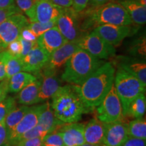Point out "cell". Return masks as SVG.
<instances>
[{"instance_id":"6da1fadb","label":"cell","mask_w":146,"mask_h":146,"mask_svg":"<svg viewBox=\"0 0 146 146\" xmlns=\"http://www.w3.org/2000/svg\"><path fill=\"white\" fill-rule=\"evenodd\" d=\"M116 72L112 63L104 62L81 85H76L80 98L89 112L99 106L114 84Z\"/></svg>"},{"instance_id":"7a4b0ae2","label":"cell","mask_w":146,"mask_h":146,"mask_svg":"<svg viewBox=\"0 0 146 146\" xmlns=\"http://www.w3.org/2000/svg\"><path fill=\"white\" fill-rule=\"evenodd\" d=\"M51 106L55 116L64 123H77L83 114L89 113L80 98L76 86H60L52 98Z\"/></svg>"},{"instance_id":"3957f363","label":"cell","mask_w":146,"mask_h":146,"mask_svg":"<svg viewBox=\"0 0 146 146\" xmlns=\"http://www.w3.org/2000/svg\"><path fill=\"white\" fill-rule=\"evenodd\" d=\"M104 62L78 48L65 64L62 79L70 85H81Z\"/></svg>"},{"instance_id":"277c9868","label":"cell","mask_w":146,"mask_h":146,"mask_svg":"<svg viewBox=\"0 0 146 146\" xmlns=\"http://www.w3.org/2000/svg\"><path fill=\"white\" fill-rule=\"evenodd\" d=\"M133 24L125 9L117 2L109 1L87 12V17L81 25L82 31L103 25L130 26Z\"/></svg>"},{"instance_id":"5b68a950","label":"cell","mask_w":146,"mask_h":146,"mask_svg":"<svg viewBox=\"0 0 146 146\" xmlns=\"http://www.w3.org/2000/svg\"><path fill=\"white\" fill-rule=\"evenodd\" d=\"M114 86L121 102L123 114L125 117L126 112L131 102L139 94L145 93L146 86L135 76L131 75L120 67L115 72Z\"/></svg>"},{"instance_id":"8992f818","label":"cell","mask_w":146,"mask_h":146,"mask_svg":"<svg viewBox=\"0 0 146 146\" xmlns=\"http://www.w3.org/2000/svg\"><path fill=\"white\" fill-rule=\"evenodd\" d=\"M77 43L78 48L100 60L108 59L116 54L114 47L108 43L94 31L83 35L77 40Z\"/></svg>"},{"instance_id":"52a82bcc","label":"cell","mask_w":146,"mask_h":146,"mask_svg":"<svg viewBox=\"0 0 146 146\" xmlns=\"http://www.w3.org/2000/svg\"><path fill=\"white\" fill-rule=\"evenodd\" d=\"M96 110L97 118L104 123H112L125 118L121 102L116 94L114 84Z\"/></svg>"},{"instance_id":"ba28073f","label":"cell","mask_w":146,"mask_h":146,"mask_svg":"<svg viewBox=\"0 0 146 146\" xmlns=\"http://www.w3.org/2000/svg\"><path fill=\"white\" fill-rule=\"evenodd\" d=\"M46 106V102L30 107L25 116L7 137L3 146H14L20 138L37 125L39 115Z\"/></svg>"},{"instance_id":"9c48e42d","label":"cell","mask_w":146,"mask_h":146,"mask_svg":"<svg viewBox=\"0 0 146 146\" xmlns=\"http://www.w3.org/2000/svg\"><path fill=\"white\" fill-rule=\"evenodd\" d=\"M56 26L67 41H77L83 35L78 21V13L72 7L63 8L57 21Z\"/></svg>"},{"instance_id":"30bf717a","label":"cell","mask_w":146,"mask_h":146,"mask_svg":"<svg viewBox=\"0 0 146 146\" xmlns=\"http://www.w3.org/2000/svg\"><path fill=\"white\" fill-rule=\"evenodd\" d=\"M29 23L28 18L21 13L10 16L0 25V43L4 50L9 43L18 39L22 30Z\"/></svg>"},{"instance_id":"8fae6325","label":"cell","mask_w":146,"mask_h":146,"mask_svg":"<svg viewBox=\"0 0 146 146\" xmlns=\"http://www.w3.org/2000/svg\"><path fill=\"white\" fill-rule=\"evenodd\" d=\"M78 48L77 41H67L50 55L41 71L43 73H56Z\"/></svg>"},{"instance_id":"7c38bea8","label":"cell","mask_w":146,"mask_h":146,"mask_svg":"<svg viewBox=\"0 0 146 146\" xmlns=\"http://www.w3.org/2000/svg\"><path fill=\"white\" fill-rule=\"evenodd\" d=\"M63 8L47 0H35L34 7L27 16L30 22L48 23L56 22Z\"/></svg>"},{"instance_id":"4fadbf2b","label":"cell","mask_w":146,"mask_h":146,"mask_svg":"<svg viewBox=\"0 0 146 146\" xmlns=\"http://www.w3.org/2000/svg\"><path fill=\"white\" fill-rule=\"evenodd\" d=\"M94 31L108 43L114 47L117 46L126 37L131 35L133 30L131 25H103L95 28Z\"/></svg>"},{"instance_id":"5bb4252c","label":"cell","mask_w":146,"mask_h":146,"mask_svg":"<svg viewBox=\"0 0 146 146\" xmlns=\"http://www.w3.org/2000/svg\"><path fill=\"white\" fill-rule=\"evenodd\" d=\"M128 123L125 118L112 123H105L104 145L106 146H120L128 135Z\"/></svg>"},{"instance_id":"9a60e30c","label":"cell","mask_w":146,"mask_h":146,"mask_svg":"<svg viewBox=\"0 0 146 146\" xmlns=\"http://www.w3.org/2000/svg\"><path fill=\"white\" fill-rule=\"evenodd\" d=\"M50 57V55L36 45L26 56L21 58L23 71L37 75L43 68Z\"/></svg>"},{"instance_id":"2e32d148","label":"cell","mask_w":146,"mask_h":146,"mask_svg":"<svg viewBox=\"0 0 146 146\" xmlns=\"http://www.w3.org/2000/svg\"><path fill=\"white\" fill-rule=\"evenodd\" d=\"M83 123H66L58 131L61 134L64 146H81L85 143Z\"/></svg>"},{"instance_id":"e0dca14e","label":"cell","mask_w":146,"mask_h":146,"mask_svg":"<svg viewBox=\"0 0 146 146\" xmlns=\"http://www.w3.org/2000/svg\"><path fill=\"white\" fill-rule=\"evenodd\" d=\"M36 77L41 79V86L37 99L38 103L48 101L61 86L59 78L56 76V73L41 72H40Z\"/></svg>"},{"instance_id":"ac0fdd59","label":"cell","mask_w":146,"mask_h":146,"mask_svg":"<svg viewBox=\"0 0 146 146\" xmlns=\"http://www.w3.org/2000/svg\"><path fill=\"white\" fill-rule=\"evenodd\" d=\"M66 40L60 33L56 26L47 31L36 39V43L49 55L64 44Z\"/></svg>"},{"instance_id":"d6986e66","label":"cell","mask_w":146,"mask_h":146,"mask_svg":"<svg viewBox=\"0 0 146 146\" xmlns=\"http://www.w3.org/2000/svg\"><path fill=\"white\" fill-rule=\"evenodd\" d=\"M105 123L100 121L96 116L85 125L84 137L85 143L93 145H103Z\"/></svg>"},{"instance_id":"ffe728a7","label":"cell","mask_w":146,"mask_h":146,"mask_svg":"<svg viewBox=\"0 0 146 146\" xmlns=\"http://www.w3.org/2000/svg\"><path fill=\"white\" fill-rule=\"evenodd\" d=\"M65 124L55 116L50 102L47 101L46 106L39 115L37 125L41 126L47 133H50L58 131Z\"/></svg>"},{"instance_id":"44dd1931","label":"cell","mask_w":146,"mask_h":146,"mask_svg":"<svg viewBox=\"0 0 146 146\" xmlns=\"http://www.w3.org/2000/svg\"><path fill=\"white\" fill-rule=\"evenodd\" d=\"M40 86H41V79L37 78L36 81L29 84L20 92H18V95L16 98L17 103L27 106L38 104L37 99Z\"/></svg>"},{"instance_id":"7402d4cb","label":"cell","mask_w":146,"mask_h":146,"mask_svg":"<svg viewBox=\"0 0 146 146\" xmlns=\"http://www.w3.org/2000/svg\"><path fill=\"white\" fill-rule=\"evenodd\" d=\"M127 11L133 23L143 25L146 23V6L135 1H121L117 2Z\"/></svg>"},{"instance_id":"603a6c76","label":"cell","mask_w":146,"mask_h":146,"mask_svg":"<svg viewBox=\"0 0 146 146\" xmlns=\"http://www.w3.org/2000/svg\"><path fill=\"white\" fill-rule=\"evenodd\" d=\"M120 68L127 71L131 75L135 76L146 86V64L145 62L127 60V58L121 59Z\"/></svg>"},{"instance_id":"cb8c5ba5","label":"cell","mask_w":146,"mask_h":146,"mask_svg":"<svg viewBox=\"0 0 146 146\" xmlns=\"http://www.w3.org/2000/svg\"><path fill=\"white\" fill-rule=\"evenodd\" d=\"M37 79L35 76L27 72H18L8 80V93L16 94Z\"/></svg>"},{"instance_id":"d4e9b609","label":"cell","mask_w":146,"mask_h":146,"mask_svg":"<svg viewBox=\"0 0 146 146\" xmlns=\"http://www.w3.org/2000/svg\"><path fill=\"white\" fill-rule=\"evenodd\" d=\"M29 109H30L29 106L21 105L19 107L14 108L12 111L9 112L4 120L8 135L10 134L11 131L13 130L14 128L18 125V123L23 119V118L29 110Z\"/></svg>"},{"instance_id":"484cf974","label":"cell","mask_w":146,"mask_h":146,"mask_svg":"<svg viewBox=\"0 0 146 146\" xmlns=\"http://www.w3.org/2000/svg\"><path fill=\"white\" fill-rule=\"evenodd\" d=\"M146 110V99L144 94H141L133 100L129 106L125 117H130L134 119L141 118Z\"/></svg>"},{"instance_id":"4316f807","label":"cell","mask_w":146,"mask_h":146,"mask_svg":"<svg viewBox=\"0 0 146 146\" xmlns=\"http://www.w3.org/2000/svg\"><path fill=\"white\" fill-rule=\"evenodd\" d=\"M128 135L146 139V121L144 118H136L128 123Z\"/></svg>"},{"instance_id":"83f0119b","label":"cell","mask_w":146,"mask_h":146,"mask_svg":"<svg viewBox=\"0 0 146 146\" xmlns=\"http://www.w3.org/2000/svg\"><path fill=\"white\" fill-rule=\"evenodd\" d=\"M21 71H23L21 58L12 56L5 50V78L9 80L12 76Z\"/></svg>"},{"instance_id":"f1b7e54d","label":"cell","mask_w":146,"mask_h":146,"mask_svg":"<svg viewBox=\"0 0 146 146\" xmlns=\"http://www.w3.org/2000/svg\"><path fill=\"white\" fill-rule=\"evenodd\" d=\"M56 26V22H51L48 23H41L39 22H30L27 27L35 35L39 37L47 31Z\"/></svg>"},{"instance_id":"f546056e","label":"cell","mask_w":146,"mask_h":146,"mask_svg":"<svg viewBox=\"0 0 146 146\" xmlns=\"http://www.w3.org/2000/svg\"><path fill=\"white\" fill-rule=\"evenodd\" d=\"M16 104L17 102L16 98L12 96H7L0 102V122L5 120L9 112L16 107Z\"/></svg>"},{"instance_id":"4dcf8cb0","label":"cell","mask_w":146,"mask_h":146,"mask_svg":"<svg viewBox=\"0 0 146 146\" xmlns=\"http://www.w3.org/2000/svg\"><path fill=\"white\" fill-rule=\"evenodd\" d=\"M43 146H64L62 137L59 131L48 133L43 137Z\"/></svg>"},{"instance_id":"1f68e13d","label":"cell","mask_w":146,"mask_h":146,"mask_svg":"<svg viewBox=\"0 0 146 146\" xmlns=\"http://www.w3.org/2000/svg\"><path fill=\"white\" fill-rule=\"evenodd\" d=\"M47 134H48V133H47L46 131H45L44 129L41 127V126L39 125H36L35 127L33 128L32 129H31L30 131H27V133H25V134H24L19 139H18L17 143L18 142L24 141V140H26V139H29L39 137H45Z\"/></svg>"},{"instance_id":"d6a6232c","label":"cell","mask_w":146,"mask_h":146,"mask_svg":"<svg viewBox=\"0 0 146 146\" xmlns=\"http://www.w3.org/2000/svg\"><path fill=\"white\" fill-rule=\"evenodd\" d=\"M21 13V11L15 4L6 8H0V25L10 16Z\"/></svg>"},{"instance_id":"836d02e7","label":"cell","mask_w":146,"mask_h":146,"mask_svg":"<svg viewBox=\"0 0 146 146\" xmlns=\"http://www.w3.org/2000/svg\"><path fill=\"white\" fill-rule=\"evenodd\" d=\"M145 36H142L140 39H137L134 42V45L131 47V53L132 54H137L143 56H145Z\"/></svg>"},{"instance_id":"e575fe53","label":"cell","mask_w":146,"mask_h":146,"mask_svg":"<svg viewBox=\"0 0 146 146\" xmlns=\"http://www.w3.org/2000/svg\"><path fill=\"white\" fill-rule=\"evenodd\" d=\"M16 6L27 16L33 8L35 0H16Z\"/></svg>"},{"instance_id":"d590c367","label":"cell","mask_w":146,"mask_h":146,"mask_svg":"<svg viewBox=\"0 0 146 146\" xmlns=\"http://www.w3.org/2000/svg\"><path fill=\"white\" fill-rule=\"evenodd\" d=\"M19 38V37H18ZM12 56L21 58V44L19 39L9 43L6 47V50Z\"/></svg>"},{"instance_id":"8d00e7d4","label":"cell","mask_w":146,"mask_h":146,"mask_svg":"<svg viewBox=\"0 0 146 146\" xmlns=\"http://www.w3.org/2000/svg\"><path fill=\"white\" fill-rule=\"evenodd\" d=\"M20 40L21 44V58L24 57L25 56L28 54L31 50H32L33 47L36 45V42H31L25 40L21 36H19L18 38Z\"/></svg>"},{"instance_id":"74e56055","label":"cell","mask_w":146,"mask_h":146,"mask_svg":"<svg viewBox=\"0 0 146 146\" xmlns=\"http://www.w3.org/2000/svg\"><path fill=\"white\" fill-rule=\"evenodd\" d=\"M44 137H39L20 141L15 146H43Z\"/></svg>"},{"instance_id":"f35d334b","label":"cell","mask_w":146,"mask_h":146,"mask_svg":"<svg viewBox=\"0 0 146 146\" xmlns=\"http://www.w3.org/2000/svg\"><path fill=\"white\" fill-rule=\"evenodd\" d=\"M120 146H146L145 139L128 137Z\"/></svg>"},{"instance_id":"ab89813d","label":"cell","mask_w":146,"mask_h":146,"mask_svg":"<svg viewBox=\"0 0 146 146\" xmlns=\"http://www.w3.org/2000/svg\"><path fill=\"white\" fill-rule=\"evenodd\" d=\"M89 1V0H72V8L75 12L79 13L86 9Z\"/></svg>"},{"instance_id":"60d3db41","label":"cell","mask_w":146,"mask_h":146,"mask_svg":"<svg viewBox=\"0 0 146 146\" xmlns=\"http://www.w3.org/2000/svg\"><path fill=\"white\" fill-rule=\"evenodd\" d=\"M5 50L0 53V82L5 78Z\"/></svg>"},{"instance_id":"b9f144b4","label":"cell","mask_w":146,"mask_h":146,"mask_svg":"<svg viewBox=\"0 0 146 146\" xmlns=\"http://www.w3.org/2000/svg\"><path fill=\"white\" fill-rule=\"evenodd\" d=\"M20 36L26 41L31 42H36L37 39V37L27 27L22 30Z\"/></svg>"},{"instance_id":"7bdbcfd3","label":"cell","mask_w":146,"mask_h":146,"mask_svg":"<svg viewBox=\"0 0 146 146\" xmlns=\"http://www.w3.org/2000/svg\"><path fill=\"white\" fill-rule=\"evenodd\" d=\"M8 80L5 78L0 82V102L8 96Z\"/></svg>"},{"instance_id":"ee69618b","label":"cell","mask_w":146,"mask_h":146,"mask_svg":"<svg viewBox=\"0 0 146 146\" xmlns=\"http://www.w3.org/2000/svg\"><path fill=\"white\" fill-rule=\"evenodd\" d=\"M47 1L62 8H71L72 5V0H47Z\"/></svg>"},{"instance_id":"f6af8a7d","label":"cell","mask_w":146,"mask_h":146,"mask_svg":"<svg viewBox=\"0 0 146 146\" xmlns=\"http://www.w3.org/2000/svg\"><path fill=\"white\" fill-rule=\"evenodd\" d=\"M8 133H7L6 128L5 125L4 120L0 122V146H3L6 141Z\"/></svg>"},{"instance_id":"bcb514c9","label":"cell","mask_w":146,"mask_h":146,"mask_svg":"<svg viewBox=\"0 0 146 146\" xmlns=\"http://www.w3.org/2000/svg\"><path fill=\"white\" fill-rule=\"evenodd\" d=\"M110 1V0H89V3H90L92 8H96L102 5L105 3Z\"/></svg>"},{"instance_id":"7dc6e473","label":"cell","mask_w":146,"mask_h":146,"mask_svg":"<svg viewBox=\"0 0 146 146\" xmlns=\"http://www.w3.org/2000/svg\"><path fill=\"white\" fill-rule=\"evenodd\" d=\"M15 0H0V8H6L14 5Z\"/></svg>"},{"instance_id":"c3c4849f","label":"cell","mask_w":146,"mask_h":146,"mask_svg":"<svg viewBox=\"0 0 146 146\" xmlns=\"http://www.w3.org/2000/svg\"><path fill=\"white\" fill-rule=\"evenodd\" d=\"M135 1L139 3L140 4L144 5V6H146V0H116V2H118V1Z\"/></svg>"},{"instance_id":"681fc988","label":"cell","mask_w":146,"mask_h":146,"mask_svg":"<svg viewBox=\"0 0 146 146\" xmlns=\"http://www.w3.org/2000/svg\"><path fill=\"white\" fill-rule=\"evenodd\" d=\"M81 146H102V145H93V144H89L87 143H83V145H81Z\"/></svg>"},{"instance_id":"f907efd6","label":"cell","mask_w":146,"mask_h":146,"mask_svg":"<svg viewBox=\"0 0 146 146\" xmlns=\"http://www.w3.org/2000/svg\"><path fill=\"white\" fill-rule=\"evenodd\" d=\"M3 50H4V49L3 48V47L1 46V43H0V53H1V52H2V51H3Z\"/></svg>"},{"instance_id":"816d5d0a","label":"cell","mask_w":146,"mask_h":146,"mask_svg":"<svg viewBox=\"0 0 146 146\" xmlns=\"http://www.w3.org/2000/svg\"><path fill=\"white\" fill-rule=\"evenodd\" d=\"M102 146H106V145H102Z\"/></svg>"}]
</instances>
